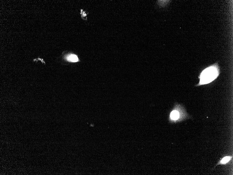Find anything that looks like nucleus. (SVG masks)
<instances>
[{
  "instance_id": "3",
  "label": "nucleus",
  "mask_w": 233,
  "mask_h": 175,
  "mask_svg": "<svg viewBox=\"0 0 233 175\" xmlns=\"http://www.w3.org/2000/svg\"><path fill=\"white\" fill-rule=\"evenodd\" d=\"M69 60L71 61H72V62H75L78 61V58L77 56L75 55H71L69 57Z\"/></svg>"
},
{
  "instance_id": "2",
  "label": "nucleus",
  "mask_w": 233,
  "mask_h": 175,
  "mask_svg": "<svg viewBox=\"0 0 233 175\" xmlns=\"http://www.w3.org/2000/svg\"><path fill=\"white\" fill-rule=\"evenodd\" d=\"M180 107L178 106L171 112L170 114V119L172 121H178L186 118V113L183 110L181 111Z\"/></svg>"
},
{
  "instance_id": "1",
  "label": "nucleus",
  "mask_w": 233,
  "mask_h": 175,
  "mask_svg": "<svg viewBox=\"0 0 233 175\" xmlns=\"http://www.w3.org/2000/svg\"><path fill=\"white\" fill-rule=\"evenodd\" d=\"M220 69L218 63L211 65L204 69L199 76V83L196 86L209 84L214 81L219 76Z\"/></svg>"
},
{
  "instance_id": "4",
  "label": "nucleus",
  "mask_w": 233,
  "mask_h": 175,
  "mask_svg": "<svg viewBox=\"0 0 233 175\" xmlns=\"http://www.w3.org/2000/svg\"><path fill=\"white\" fill-rule=\"evenodd\" d=\"M231 159V157H225L223 158V159L221 161V163L222 164H224L227 163Z\"/></svg>"
}]
</instances>
